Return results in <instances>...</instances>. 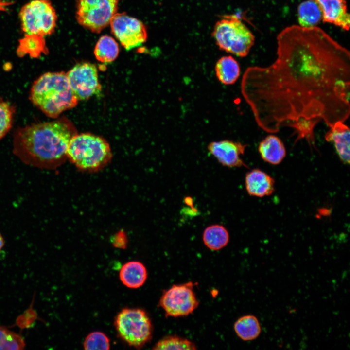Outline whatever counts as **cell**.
Returning <instances> with one entry per match:
<instances>
[{
    "label": "cell",
    "mask_w": 350,
    "mask_h": 350,
    "mask_svg": "<svg viewBox=\"0 0 350 350\" xmlns=\"http://www.w3.org/2000/svg\"><path fill=\"white\" fill-rule=\"evenodd\" d=\"M277 39L276 61L248 68L242 78V93L258 125L276 133L300 118L322 120L330 127L347 120L349 51L315 26L286 27Z\"/></svg>",
    "instance_id": "cell-1"
},
{
    "label": "cell",
    "mask_w": 350,
    "mask_h": 350,
    "mask_svg": "<svg viewBox=\"0 0 350 350\" xmlns=\"http://www.w3.org/2000/svg\"><path fill=\"white\" fill-rule=\"evenodd\" d=\"M77 133L66 117L32 124L14 133L13 152L24 163L43 169H55L66 159L71 138Z\"/></svg>",
    "instance_id": "cell-2"
},
{
    "label": "cell",
    "mask_w": 350,
    "mask_h": 350,
    "mask_svg": "<svg viewBox=\"0 0 350 350\" xmlns=\"http://www.w3.org/2000/svg\"><path fill=\"white\" fill-rule=\"evenodd\" d=\"M29 97L35 105L52 119L74 107L79 101L64 71L48 72L40 76L33 84Z\"/></svg>",
    "instance_id": "cell-3"
},
{
    "label": "cell",
    "mask_w": 350,
    "mask_h": 350,
    "mask_svg": "<svg viewBox=\"0 0 350 350\" xmlns=\"http://www.w3.org/2000/svg\"><path fill=\"white\" fill-rule=\"evenodd\" d=\"M67 158L79 170L94 173L108 164L112 153L104 138L90 133H77L69 142Z\"/></svg>",
    "instance_id": "cell-4"
},
{
    "label": "cell",
    "mask_w": 350,
    "mask_h": 350,
    "mask_svg": "<svg viewBox=\"0 0 350 350\" xmlns=\"http://www.w3.org/2000/svg\"><path fill=\"white\" fill-rule=\"evenodd\" d=\"M211 35L219 48L239 57H245L254 43L249 29L235 16H226L214 26Z\"/></svg>",
    "instance_id": "cell-5"
},
{
    "label": "cell",
    "mask_w": 350,
    "mask_h": 350,
    "mask_svg": "<svg viewBox=\"0 0 350 350\" xmlns=\"http://www.w3.org/2000/svg\"><path fill=\"white\" fill-rule=\"evenodd\" d=\"M114 324L120 337L130 346L140 349L152 338L151 320L143 309H122L115 317Z\"/></svg>",
    "instance_id": "cell-6"
},
{
    "label": "cell",
    "mask_w": 350,
    "mask_h": 350,
    "mask_svg": "<svg viewBox=\"0 0 350 350\" xmlns=\"http://www.w3.org/2000/svg\"><path fill=\"white\" fill-rule=\"evenodd\" d=\"M19 18L21 28L27 35L44 36L55 30L57 15L48 0H33L21 9Z\"/></svg>",
    "instance_id": "cell-7"
},
{
    "label": "cell",
    "mask_w": 350,
    "mask_h": 350,
    "mask_svg": "<svg viewBox=\"0 0 350 350\" xmlns=\"http://www.w3.org/2000/svg\"><path fill=\"white\" fill-rule=\"evenodd\" d=\"M118 5V0H78L76 20L83 27L99 33L110 24Z\"/></svg>",
    "instance_id": "cell-8"
},
{
    "label": "cell",
    "mask_w": 350,
    "mask_h": 350,
    "mask_svg": "<svg viewBox=\"0 0 350 350\" xmlns=\"http://www.w3.org/2000/svg\"><path fill=\"white\" fill-rule=\"evenodd\" d=\"M192 281L174 284L164 290L160 298L159 305L167 317H182L191 314L199 305Z\"/></svg>",
    "instance_id": "cell-9"
},
{
    "label": "cell",
    "mask_w": 350,
    "mask_h": 350,
    "mask_svg": "<svg viewBox=\"0 0 350 350\" xmlns=\"http://www.w3.org/2000/svg\"><path fill=\"white\" fill-rule=\"evenodd\" d=\"M110 25L112 33L126 50L138 47L147 40V32L144 24L124 12L116 13Z\"/></svg>",
    "instance_id": "cell-10"
},
{
    "label": "cell",
    "mask_w": 350,
    "mask_h": 350,
    "mask_svg": "<svg viewBox=\"0 0 350 350\" xmlns=\"http://www.w3.org/2000/svg\"><path fill=\"white\" fill-rule=\"evenodd\" d=\"M66 74L70 87L78 100H87L100 93L101 85L95 65L89 62L80 63Z\"/></svg>",
    "instance_id": "cell-11"
},
{
    "label": "cell",
    "mask_w": 350,
    "mask_h": 350,
    "mask_svg": "<svg viewBox=\"0 0 350 350\" xmlns=\"http://www.w3.org/2000/svg\"><path fill=\"white\" fill-rule=\"evenodd\" d=\"M246 145L228 140L212 141L208 150L223 166L229 168L247 167L241 156L243 155Z\"/></svg>",
    "instance_id": "cell-12"
},
{
    "label": "cell",
    "mask_w": 350,
    "mask_h": 350,
    "mask_svg": "<svg viewBox=\"0 0 350 350\" xmlns=\"http://www.w3.org/2000/svg\"><path fill=\"white\" fill-rule=\"evenodd\" d=\"M322 12L324 22L332 23L348 31L350 16L345 0H315Z\"/></svg>",
    "instance_id": "cell-13"
},
{
    "label": "cell",
    "mask_w": 350,
    "mask_h": 350,
    "mask_svg": "<svg viewBox=\"0 0 350 350\" xmlns=\"http://www.w3.org/2000/svg\"><path fill=\"white\" fill-rule=\"evenodd\" d=\"M245 186L248 194L257 197L269 196L275 191L274 179L259 169H252L246 174Z\"/></svg>",
    "instance_id": "cell-14"
},
{
    "label": "cell",
    "mask_w": 350,
    "mask_h": 350,
    "mask_svg": "<svg viewBox=\"0 0 350 350\" xmlns=\"http://www.w3.org/2000/svg\"><path fill=\"white\" fill-rule=\"evenodd\" d=\"M326 133L325 138L327 141L334 144L340 159L343 163H350V131L349 127L343 122H337Z\"/></svg>",
    "instance_id": "cell-15"
},
{
    "label": "cell",
    "mask_w": 350,
    "mask_h": 350,
    "mask_svg": "<svg viewBox=\"0 0 350 350\" xmlns=\"http://www.w3.org/2000/svg\"><path fill=\"white\" fill-rule=\"evenodd\" d=\"M258 151L264 161L274 165L281 163L286 154L283 142L274 135H269L262 140L258 146Z\"/></svg>",
    "instance_id": "cell-16"
},
{
    "label": "cell",
    "mask_w": 350,
    "mask_h": 350,
    "mask_svg": "<svg viewBox=\"0 0 350 350\" xmlns=\"http://www.w3.org/2000/svg\"><path fill=\"white\" fill-rule=\"evenodd\" d=\"M119 277L122 282L127 287L138 288L145 283L147 278L146 267L138 261H130L121 268Z\"/></svg>",
    "instance_id": "cell-17"
},
{
    "label": "cell",
    "mask_w": 350,
    "mask_h": 350,
    "mask_svg": "<svg viewBox=\"0 0 350 350\" xmlns=\"http://www.w3.org/2000/svg\"><path fill=\"white\" fill-rule=\"evenodd\" d=\"M215 71L218 80L223 84H234L240 74V66L232 56H224L219 58L215 66Z\"/></svg>",
    "instance_id": "cell-18"
},
{
    "label": "cell",
    "mask_w": 350,
    "mask_h": 350,
    "mask_svg": "<svg viewBox=\"0 0 350 350\" xmlns=\"http://www.w3.org/2000/svg\"><path fill=\"white\" fill-rule=\"evenodd\" d=\"M202 239L210 249L217 251L225 247L229 242V233L221 225L214 224L207 227L203 231Z\"/></svg>",
    "instance_id": "cell-19"
},
{
    "label": "cell",
    "mask_w": 350,
    "mask_h": 350,
    "mask_svg": "<svg viewBox=\"0 0 350 350\" xmlns=\"http://www.w3.org/2000/svg\"><path fill=\"white\" fill-rule=\"evenodd\" d=\"M234 330L237 336L245 341L256 339L261 332L259 320L251 315L242 316L237 319L234 323Z\"/></svg>",
    "instance_id": "cell-20"
},
{
    "label": "cell",
    "mask_w": 350,
    "mask_h": 350,
    "mask_svg": "<svg viewBox=\"0 0 350 350\" xmlns=\"http://www.w3.org/2000/svg\"><path fill=\"white\" fill-rule=\"evenodd\" d=\"M119 48L118 43L112 37L105 35L98 40L94 50V55L99 61L109 63L118 57Z\"/></svg>",
    "instance_id": "cell-21"
},
{
    "label": "cell",
    "mask_w": 350,
    "mask_h": 350,
    "mask_svg": "<svg viewBox=\"0 0 350 350\" xmlns=\"http://www.w3.org/2000/svg\"><path fill=\"white\" fill-rule=\"evenodd\" d=\"M322 12L315 0L305 1L298 7V20L300 26H315L322 19Z\"/></svg>",
    "instance_id": "cell-22"
},
{
    "label": "cell",
    "mask_w": 350,
    "mask_h": 350,
    "mask_svg": "<svg viewBox=\"0 0 350 350\" xmlns=\"http://www.w3.org/2000/svg\"><path fill=\"white\" fill-rule=\"evenodd\" d=\"M43 36L38 35H27L20 40L17 50L19 56L29 55L33 58H38L42 53H46V48Z\"/></svg>",
    "instance_id": "cell-23"
},
{
    "label": "cell",
    "mask_w": 350,
    "mask_h": 350,
    "mask_svg": "<svg viewBox=\"0 0 350 350\" xmlns=\"http://www.w3.org/2000/svg\"><path fill=\"white\" fill-rule=\"evenodd\" d=\"M196 346L191 341L176 335H168L158 341L152 350H195Z\"/></svg>",
    "instance_id": "cell-24"
},
{
    "label": "cell",
    "mask_w": 350,
    "mask_h": 350,
    "mask_svg": "<svg viewBox=\"0 0 350 350\" xmlns=\"http://www.w3.org/2000/svg\"><path fill=\"white\" fill-rule=\"evenodd\" d=\"M320 120L318 119H306L300 118L287 124V125L293 128L298 134L296 141L305 138L309 145L315 146L314 128Z\"/></svg>",
    "instance_id": "cell-25"
},
{
    "label": "cell",
    "mask_w": 350,
    "mask_h": 350,
    "mask_svg": "<svg viewBox=\"0 0 350 350\" xmlns=\"http://www.w3.org/2000/svg\"><path fill=\"white\" fill-rule=\"evenodd\" d=\"M25 346V341L20 335L0 326V350H21Z\"/></svg>",
    "instance_id": "cell-26"
},
{
    "label": "cell",
    "mask_w": 350,
    "mask_h": 350,
    "mask_svg": "<svg viewBox=\"0 0 350 350\" xmlns=\"http://www.w3.org/2000/svg\"><path fill=\"white\" fill-rule=\"evenodd\" d=\"M15 109L8 102L0 100V140L10 131Z\"/></svg>",
    "instance_id": "cell-27"
},
{
    "label": "cell",
    "mask_w": 350,
    "mask_h": 350,
    "mask_svg": "<svg viewBox=\"0 0 350 350\" xmlns=\"http://www.w3.org/2000/svg\"><path fill=\"white\" fill-rule=\"evenodd\" d=\"M110 340L103 332L99 331L93 332L86 337L83 347L85 350H109Z\"/></svg>",
    "instance_id": "cell-28"
},
{
    "label": "cell",
    "mask_w": 350,
    "mask_h": 350,
    "mask_svg": "<svg viewBox=\"0 0 350 350\" xmlns=\"http://www.w3.org/2000/svg\"><path fill=\"white\" fill-rule=\"evenodd\" d=\"M4 245V241L1 234L0 233V251Z\"/></svg>",
    "instance_id": "cell-29"
}]
</instances>
